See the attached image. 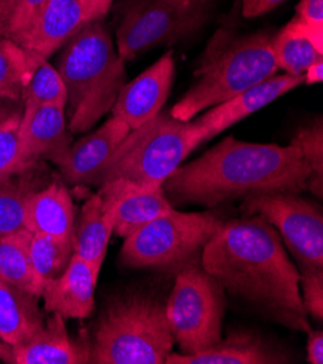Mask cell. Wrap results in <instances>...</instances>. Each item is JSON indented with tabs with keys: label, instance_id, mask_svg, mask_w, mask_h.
Listing matches in <instances>:
<instances>
[{
	"label": "cell",
	"instance_id": "2e32d148",
	"mask_svg": "<svg viewBox=\"0 0 323 364\" xmlns=\"http://www.w3.org/2000/svg\"><path fill=\"white\" fill-rule=\"evenodd\" d=\"M71 134L67 127L65 107L45 105L21 121L19 163L22 170L43 160L55 164L70 149Z\"/></svg>",
	"mask_w": 323,
	"mask_h": 364
},
{
	"label": "cell",
	"instance_id": "8992f818",
	"mask_svg": "<svg viewBox=\"0 0 323 364\" xmlns=\"http://www.w3.org/2000/svg\"><path fill=\"white\" fill-rule=\"evenodd\" d=\"M199 147L192 122L161 111L147 124L131 129L97 174L99 188L114 180H126L147 189H161L164 181Z\"/></svg>",
	"mask_w": 323,
	"mask_h": 364
},
{
	"label": "cell",
	"instance_id": "d590c367",
	"mask_svg": "<svg viewBox=\"0 0 323 364\" xmlns=\"http://www.w3.org/2000/svg\"><path fill=\"white\" fill-rule=\"evenodd\" d=\"M84 4L92 21H96V19H103L107 15V12H109L114 4V0H84Z\"/></svg>",
	"mask_w": 323,
	"mask_h": 364
},
{
	"label": "cell",
	"instance_id": "74e56055",
	"mask_svg": "<svg viewBox=\"0 0 323 364\" xmlns=\"http://www.w3.org/2000/svg\"><path fill=\"white\" fill-rule=\"evenodd\" d=\"M305 83L314 85L323 82V57H319L314 63H312L303 75Z\"/></svg>",
	"mask_w": 323,
	"mask_h": 364
},
{
	"label": "cell",
	"instance_id": "7402d4cb",
	"mask_svg": "<svg viewBox=\"0 0 323 364\" xmlns=\"http://www.w3.org/2000/svg\"><path fill=\"white\" fill-rule=\"evenodd\" d=\"M40 299L29 290L0 279V340L15 346L44 328Z\"/></svg>",
	"mask_w": 323,
	"mask_h": 364
},
{
	"label": "cell",
	"instance_id": "8fae6325",
	"mask_svg": "<svg viewBox=\"0 0 323 364\" xmlns=\"http://www.w3.org/2000/svg\"><path fill=\"white\" fill-rule=\"evenodd\" d=\"M90 21L84 0H48L11 40L31 57L48 60Z\"/></svg>",
	"mask_w": 323,
	"mask_h": 364
},
{
	"label": "cell",
	"instance_id": "e0dca14e",
	"mask_svg": "<svg viewBox=\"0 0 323 364\" xmlns=\"http://www.w3.org/2000/svg\"><path fill=\"white\" fill-rule=\"evenodd\" d=\"M97 279L90 266L73 254L67 269L45 284L41 294L44 309L58 314L64 319H84L94 308V289Z\"/></svg>",
	"mask_w": 323,
	"mask_h": 364
},
{
	"label": "cell",
	"instance_id": "ba28073f",
	"mask_svg": "<svg viewBox=\"0 0 323 364\" xmlns=\"http://www.w3.org/2000/svg\"><path fill=\"white\" fill-rule=\"evenodd\" d=\"M165 314L180 353H199L222 340L225 290L202 266L187 264L175 272Z\"/></svg>",
	"mask_w": 323,
	"mask_h": 364
},
{
	"label": "cell",
	"instance_id": "4dcf8cb0",
	"mask_svg": "<svg viewBox=\"0 0 323 364\" xmlns=\"http://www.w3.org/2000/svg\"><path fill=\"white\" fill-rule=\"evenodd\" d=\"M299 273L305 311L320 322L323 319V267H299Z\"/></svg>",
	"mask_w": 323,
	"mask_h": 364
},
{
	"label": "cell",
	"instance_id": "3957f363",
	"mask_svg": "<svg viewBox=\"0 0 323 364\" xmlns=\"http://www.w3.org/2000/svg\"><path fill=\"white\" fill-rule=\"evenodd\" d=\"M55 68L67 90L71 135L87 132L112 111L125 85V61L102 19L87 22L62 47Z\"/></svg>",
	"mask_w": 323,
	"mask_h": 364
},
{
	"label": "cell",
	"instance_id": "7a4b0ae2",
	"mask_svg": "<svg viewBox=\"0 0 323 364\" xmlns=\"http://www.w3.org/2000/svg\"><path fill=\"white\" fill-rule=\"evenodd\" d=\"M313 171L296 145L256 144L228 136L163 185L177 205L218 206L267 193H303Z\"/></svg>",
	"mask_w": 323,
	"mask_h": 364
},
{
	"label": "cell",
	"instance_id": "d4e9b609",
	"mask_svg": "<svg viewBox=\"0 0 323 364\" xmlns=\"http://www.w3.org/2000/svg\"><path fill=\"white\" fill-rule=\"evenodd\" d=\"M26 247L33 274L43 294L45 284L67 269L75 254L73 240L54 238L26 230Z\"/></svg>",
	"mask_w": 323,
	"mask_h": 364
},
{
	"label": "cell",
	"instance_id": "30bf717a",
	"mask_svg": "<svg viewBox=\"0 0 323 364\" xmlns=\"http://www.w3.org/2000/svg\"><path fill=\"white\" fill-rule=\"evenodd\" d=\"M242 209L275 228L299 267H323V213L317 203L299 193H267L245 199Z\"/></svg>",
	"mask_w": 323,
	"mask_h": 364
},
{
	"label": "cell",
	"instance_id": "836d02e7",
	"mask_svg": "<svg viewBox=\"0 0 323 364\" xmlns=\"http://www.w3.org/2000/svg\"><path fill=\"white\" fill-rule=\"evenodd\" d=\"M287 0H242V15L245 18H258L263 16Z\"/></svg>",
	"mask_w": 323,
	"mask_h": 364
},
{
	"label": "cell",
	"instance_id": "603a6c76",
	"mask_svg": "<svg viewBox=\"0 0 323 364\" xmlns=\"http://www.w3.org/2000/svg\"><path fill=\"white\" fill-rule=\"evenodd\" d=\"M273 51L278 70L302 77L307 67L323 54V29L295 18L274 35Z\"/></svg>",
	"mask_w": 323,
	"mask_h": 364
},
{
	"label": "cell",
	"instance_id": "9c48e42d",
	"mask_svg": "<svg viewBox=\"0 0 323 364\" xmlns=\"http://www.w3.org/2000/svg\"><path fill=\"white\" fill-rule=\"evenodd\" d=\"M209 18V0H129L116 31L118 54L132 61L160 46L189 38Z\"/></svg>",
	"mask_w": 323,
	"mask_h": 364
},
{
	"label": "cell",
	"instance_id": "52a82bcc",
	"mask_svg": "<svg viewBox=\"0 0 323 364\" xmlns=\"http://www.w3.org/2000/svg\"><path fill=\"white\" fill-rule=\"evenodd\" d=\"M224 221L213 212H178L155 218L125 237L121 263L131 269L180 270L197 263Z\"/></svg>",
	"mask_w": 323,
	"mask_h": 364
},
{
	"label": "cell",
	"instance_id": "ac0fdd59",
	"mask_svg": "<svg viewBox=\"0 0 323 364\" xmlns=\"http://www.w3.org/2000/svg\"><path fill=\"white\" fill-rule=\"evenodd\" d=\"M292 363L281 348L254 333H234L195 354L170 353L165 364H278Z\"/></svg>",
	"mask_w": 323,
	"mask_h": 364
},
{
	"label": "cell",
	"instance_id": "7c38bea8",
	"mask_svg": "<svg viewBox=\"0 0 323 364\" xmlns=\"http://www.w3.org/2000/svg\"><path fill=\"white\" fill-rule=\"evenodd\" d=\"M305 83L303 76L274 75L270 79L249 87L239 95L210 107L197 121L192 122L197 145L213 139L232 125L261 111L283 95Z\"/></svg>",
	"mask_w": 323,
	"mask_h": 364
},
{
	"label": "cell",
	"instance_id": "83f0119b",
	"mask_svg": "<svg viewBox=\"0 0 323 364\" xmlns=\"http://www.w3.org/2000/svg\"><path fill=\"white\" fill-rule=\"evenodd\" d=\"M37 58L31 57L23 48L6 36H0V96L21 100Z\"/></svg>",
	"mask_w": 323,
	"mask_h": 364
},
{
	"label": "cell",
	"instance_id": "f35d334b",
	"mask_svg": "<svg viewBox=\"0 0 323 364\" xmlns=\"http://www.w3.org/2000/svg\"><path fill=\"white\" fill-rule=\"evenodd\" d=\"M18 111H23V102L0 96V122L5 121Z\"/></svg>",
	"mask_w": 323,
	"mask_h": 364
},
{
	"label": "cell",
	"instance_id": "e575fe53",
	"mask_svg": "<svg viewBox=\"0 0 323 364\" xmlns=\"http://www.w3.org/2000/svg\"><path fill=\"white\" fill-rule=\"evenodd\" d=\"M307 334V361L310 364H323V333L312 330Z\"/></svg>",
	"mask_w": 323,
	"mask_h": 364
},
{
	"label": "cell",
	"instance_id": "5b68a950",
	"mask_svg": "<svg viewBox=\"0 0 323 364\" xmlns=\"http://www.w3.org/2000/svg\"><path fill=\"white\" fill-rule=\"evenodd\" d=\"M174 344L165 304L131 290L104 305L90 338V363L163 364Z\"/></svg>",
	"mask_w": 323,
	"mask_h": 364
},
{
	"label": "cell",
	"instance_id": "1f68e13d",
	"mask_svg": "<svg viewBox=\"0 0 323 364\" xmlns=\"http://www.w3.org/2000/svg\"><path fill=\"white\" fill-rule=\"evenodd\" d=\"M48 2V0H13V11L11 18L8 38H13L16 33L26 28L32 18Z\"/></svg>",
	"mask_w": 323,
	"mask_h": 364
},
{
	"label": "cell",
	"instance_id": "d6a6232c",
	"mask_svg": "<svg viewBox=\"0 0 323 364\" xmlns=\"http://www.w3.org/2000/svg\"><path fill=\"white\" fill-rule=\"evenodd\" d=\"M296 12V18L302 22L323 29V0H302Z\"/></svg>",
	"mask_w": 323,
	"mask_h": 364
},
{
	"label": "cell",
	"instance_id": "4316f807",
	"mask_svg": "<svg viewBox=\"0 0 323 364\" xmlns=\"http://www.w3.org/2000/svg\"><path fill=\"white\" fill-rule=\"evenodd\" d=\"M0 279L41 298V290L28 254L26 230L0 238Z\"/></svg>",
	"mask_w": 323,
	"mask_h": 364
},
{
	"label": "cell",
	"instance_id": "277c9868",
	"mask_svg": "<svg viewBox=\"0 0 323 364\" xmlns=\"http://www.w3.org/2000/svg\"><path fill=\"white\" fill-rule=\"evenodd\" d=\"M273 41L271 32L232 35L219 31L200 58L195 83L170 109V115L189 122L206 109L274 76L278 68Z\"/></svg>",
	"mask_w": 323,
	"mask_h": 364
},
{
	"label": "cell",
	"instance_id": "484cf974",
	"mask_svg": "<svg viewBox=\"0 0 323 364\" xmlns=\"http://www.w3.org/2000/svg\"><path fill=\"white\" fill-rule=\"evenodd\" d=\"M22 119L29 118L45 105H67V90L54 65L48 60H37L31 68L23 90Z\"/></svg>",
	"mask_w": 323,
	"mask_h": 364
},
{
	"label": "cell",
	"instance_id": "d6986e66",
	"mask_svg": "<svg viewBox=\"0 0 323 364\" xmlns=\"http://www.w3.org/2000/svg\"><path fill=\"white\" fill-rule=\"evenodd\" d=\"M115 202L102 192L90 196L82 208L73 230L75 254L82 257L99 279L107 245L114 234Z\"/></svg>",
	"mask_w": 323,
	"mask_h": 364
},
{
	"label": "cell",
	"instance_id": "f1b7e54d",
	"mask_svg": "<svg viewBox=\"0 0 323 364\" xmlns=\"http://www.w3.org/2000/svg\"><path fill=\"white\" fill-rule=\"evenodd\" d=\"M293 145L300 150L303 159L310 166L313 176L309 180L307 189L317 198L323 195V124L316 119L302 127L295 135Z\"/></svg>",
	"mask_w": 323,
	"mask_h": 364
},
{
	"label": "cell",
	"instance_id": "f546056e",
	"mask_svg": "<svg viewBox=\"0 0 323 364\" xmlns=\"http://www.w3.org/2000/svg\"><path fill=\"white\" fill-rule=\"evenodd\" d=\"M22 111L0 122V180L22 171L19 163Z\"/></svg>",
	"mask_w": 323,
	"mask_h": 364
},
{
	"label": "cell",
	"instance_id": "4fadbf2b",
	"mask_svg": "<svg viewBox=\"0 0 323 364\" xmlns=\"http://www.w3.org/2000/svg\"><path fill=\"white\" fill-rule=\"evenodd\" d=\"M0 360L9 364H86L90 363V338H71L65 319L51 314L44 328L19 344L0 340Z\"/></svg>",
	"mask_w": 323,
	"mask_h": 364
},
{
	"label": "cell",
	"instance_id": "44dd1931",
	"mask_svg": "<svg viewBox=\"0 0 323 364\" xmlns=\"http://www.w3.org/2000/svg\"><path fill=\"white\" fill-rule=\"evenodd\" d=\"M76 208L68 188L53 180L28 202L25 230L61 240H73Z\"/></svg>",
	"mask_w": 323,
	"mask_h": 364
},
{
	"label": "cell",
	"instance_id": "cb8c5ba5",
	"mask_svg": "<svg viewBox=\"0 0 323 364\" xmlns=\"http://www.w3.org/2000/svg\"><path fill=\"white\" fill-rule=\"evenodd\" d=\"M44 176L37 164L0 180V238L25 230L29 199L48 185Z\"/></svg>",
	"mask_w": 323,
	"mask_h": 364
},
{
	"label": "cell",
	"instance_id": "5bb4252c",
	"mask_svg": "<svg viewBox=\"0 0 323 364\" xmlns=\"http://www.w3.org/2000/svg\"><path fill=\"white\" fill-rule=\"evenodd\" d=\"M174 75L173 53H167L136 79L122 86L112 107V115L122 119L131 129L147 124L163 111Z\"/></svg>",
	"mask_w": 323,
	"mask_h": 364
},
{
	"label": "cell",
	"instance_id": "6da1fadb",
	"mask_svg": "<svg viewBox=\"0 0 323 364\" xmlns=\"http://www.w3.org/2000/svg\"><path fill=\"white\" fill-rule=\"evenodd\" d=\"M200 266L231 296L285 328L312 331L300 295V273L280 234L260 215L221 227L206 242Z\"/></svg>",
	"mask_w": 323,
	"mask_h": 364
},
{
	"label": "cell",
	"instance_id": "ffe728a7",
	"mask_svg": "<svg viewBox=\"0 0 323 364\" xmlns=\"http://www.w3.org/2000/svg\"><path fill=\"white\" fill-rule=\"evenodd\" d=\"M99 192L114 199V234L122 238L174 209L163 189L141 188L126 180H114L104 183L100 186Z\"/></svg>",
	"mask_w": 323,
	"mask_h": 364
},
{
	"label": "cell",
	"instance_id": "8d00e7d4",
	"mask_svg": "<svg viewBox=\"0 0 323 364\" xmlns=\"http://www.w3.org/2000/svg\"><path fill=\"white\" fill-rule=\"evenodd\" d=\"M12 11L13 0H0V36H6L8 38Z\"/></svg>",
	"mask_w": 323,
	"mask_h": 364
},
{
	"label": "cell",
	"instance_id": "9a60e30c",
	"mask_svg": "<svg viewBox=\"0 0 323 364\" xmlns=\"http://www.w3.org/2000/svg\"><path fill=\"white\" fill-rule=\"evenodd\" d=\"M129 132L131 128L112 115L94 132L70 145L68 151L55 163L61 177L70 185H93Z\"/></svg>",
	"mask_w": 323,
	"mask_h": 364
}]
</instances>
